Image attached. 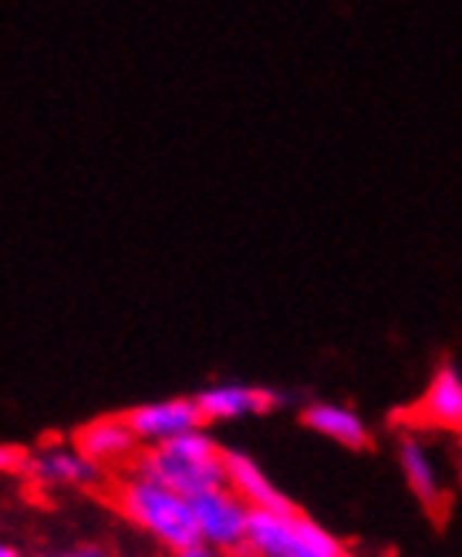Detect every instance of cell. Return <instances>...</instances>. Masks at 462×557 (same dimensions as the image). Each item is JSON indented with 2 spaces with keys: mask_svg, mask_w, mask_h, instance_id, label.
Masks as SVG:
<instances>
[{
  "mask_svg": "<svg viewBox=\"0 0 462 557\" xmlns=\"http://www.w3.org/2000/svg\"><path fill=\"white\" fill-rule=\"evenodd\" d=\"M226 486L234 490L237 497H244L253 510L290 507L287 494L271 480V473L244 449H226Z\"/></svg>",
  "mask_w": 462,
  "mask_h": 557,
  "instance_id": "obj_11",
  "label": "cell"
},
{
  "mask_svg": "<svg viewBox=\"0 0 462 557\" xmlns=\"http://www.w3.org/2000/svg\"><path fill=\"white\" fill-rule=\"evenodd\" d=\"M419 416L436 430L462 433V372L455 366H442L433 372L419 396Z\"/></svg>",
  "mask_w": 462,
  "mask_h": 557,
  "instance_id": "obj_12",
  "label": "cell"
},
{
  "mask_svg": "<svg viewBox=\"0 0 462 557\" xmlns=\"http://www.w3.org/2000/svg\"><path fill=\"white\" fill-rule=\"evenodd\" d=\"M192 513H196V528H200V544L240 554L247 550V534H250V517L253 507L237 497L226 483L207 494L192 497Z\"/></svg>",
  "mask_w": 462,
  "mask_h": 557,
  "instance_id": "obj_4",
  "label": "cell"
},
{
  "mask_svg": "<svg viewBox=\"0 0 462 557\" xmlns=\"http://www.w3.org/2000/svg\"><path fill=\"white\" fill-rule=\"evenodd\" d=\"M41 557H109L105 547H95V544H85V547H75V550H64V554H41Z\"/></svg>",
  "mask_w": 462,
  "mask_h": 557,
  "instance_id": "obj_15",
  "label": "cell"
},
{
  "mask_svg": "<svg viewBox=\"0 0 462 557\" xmlns=\"http://www.w3.org/2000/svg\"><path fill=\"white\" fill-rule=\"evenodd\" d=\"M0 557H21V550H17L14 544H4V541H0Z\"/></svg>",
  "mask_w": 462,
  "mask_h": 557,
  "instance_id": "obj_16",
  "label": "cell"
},
{
  "mask_svg": "<svg viewBox=\"0 0 462 557\" xmlns=\"http://www.w3.org/2000/svg\"><path fill=\"white\" fill-rule=\"evenodd\" d=\"M244 557H354L332 531L294 504L253 510Z\"/></svg>",
  "mask_w": 462,
  "mask_h": 557,
  "instance_id": "obj_3",
  "label": "cell"
},
{
  "mask_svg": "<svg viewBox=\"0 0 462 557\" xmlns=\"http://www.w3.org/2000/svg\"><path fill=\"white\" fill-rule=\"evenodd\" d=\"M109 557H112V554H109Z\"/></svg>",
  "mask_w": 462,
  "mask_h": 557,
  "instance_id": "obj_17",
  "label": "cell"
},
{
  "mask_svg": "<svg viewBox=\"0 0 462 557\" xmlns=\"http://www.w3.org/2000/svg\"><path fill=\"white\" fill-rule=\"evenodd\" d=\"M24 476L41 490H91L105 480V470L91 463L78 443H48L27 453Z\"/></svg>",
  "mask_w": 462,
  "mask_h": 557,
  "instance_id": "obj_5",
  "label": "cell"
},
{
  "mask_svg": "<svg viewBox=\"0 0 462 557\" xmlns=\"http://www.w3.org/2000/svg\"><path fill=\"white\" fill-rule=\"evenodd\" d=\"M27 453L24 446H14V443H0V476L4 473H24L27 467Z\"/></svg>",
  "mask_w": 462,
  "mask_h": 557,
  "instance_id": "obj_13",
  "label": "cell"
},
{
  "mask_svg": "<svg viewBox=\"0 0 462 557\" xmlns=\"http://www.w3.org/2000/svg\"><path fill=\"white\" fill-rule=\"evenodd\" d=\"M136 473L173 486L176 494L200 497L207 490H216L226 483V449L213 440L207 425L192 433H183L170 443L159 446H142Z\"/></svg>",
  "mask_w": 462,
  "mask_h": 557,
  "instance_id": "obj_2",
  "label": "cell"
},
{
  "mask_svg": "<svg viewBox=\"0 0 462 557\" xmlns=\"http://www.w3.org/2000/svg\"><path fill=\"white\" fill-rule=\"evenodd\" d=\"M125 419L142 446L170 443L183 433H192V430H200V425H207L200 406H196V396H170V399L142 403L136 409H128Z\"/></svg>",
  "mask_w": 462,
  "mask_h": 557,
  "instance_id": "obj_7",
  "label": "cell"
},
{
  "mask_svg": "<svg viewBox=\"0 0 462 557\" xmlns=\"http://www.w3.org/2000/svg\"><path fill=\"white\" fill-rule=\"evenodd\" d=\"M196 406H200L207 425L237 422V419L274 412L280 406V392L253 382H213L196 392Z\"/></svg>",
  "mask_w": 462,
  "mask_h": 557,
  "instance_id": "obj_6",
  "label": "cell"
},
{
  "mask_svg": "<svg viewBox=\"0 0 462 557\" xmlns=\"http://www.w3.org/2000/svg\"><path fill=\"white\" fill-rule=\"evenodd\" d=\"M301 422L304 430H311L314 436L345 446V449H365L372 443V425L361 416L354 406L345 403H332V399H314L301 409Z\"/></svg>",
  "mask_w": 462,
  "mask_h": 557,
  "instance_id": "obj_10",
  "label": "cell"
},
{
  "mask_svg": "<svg viewBox=\"0 0 462 557\" xmlns=\"http://www.w3.org/2000/svg\"><path fill=\"white\" fill-rule=\"evenodd\" d=\"M78 449L88 456L91 463H98L105 473L118 470V467H136L142 443L139 436L132 433V425L125 416H98L91 422H85L82 430L75 433Z\"/></svg>",
  "mask_w": 462,
  "mask_h": 557,
  "instance_id": "obj_9",
  "label": "cell"
},
{
  "mask_svg": "<svg viewBox=\"0 0 462 557\" xmlns=\"http://www.w3.org/2000/svg\"><path fill=\"white\" fill-rule=\"evenodd\" d=\"M395 463L412 490V497L425 510H439L446 504V476L439 467V456L422 433H402L395 443Z\"/></svg>",
  "mask_w": 462,
  "mask_h": 557,
  "instance_id": "obj_8",
  "label": "cell"
},
{
  "mask_svg": "<svg viewBox=\"0 0 462 557\" xmlns=\"http://www.w3.org/2000/svg\"><path fill=\"white\" fill-rule=\"evenodd\" d=\"M170 557H240V554H229V550H220V547H210V544H192V547L173 550Z\"/></svg>",
  "mask_w": 462,
  "mask_h": 557,
  "instance_id": "obj_14",
  "label": "cell"
},
{
  "mask_svg": "<svg viewBox=\"0 0 462 557\" xmlns=\"http://www.w3.org/2000/svg\"><path fill=\"white\" fill-rule=\"evenodd\" d=\"M115 507L136 531L152 537L159 547L183 550L200 544V528H196L192 497L176 494L173 486L155 483L136 470H128L115 483Z\"/></svg>",
  "mask_w": 462,
  "mask_h": 557,
  "instance_id": "obj_1",
  "label": "cell"
}]
</instances>
